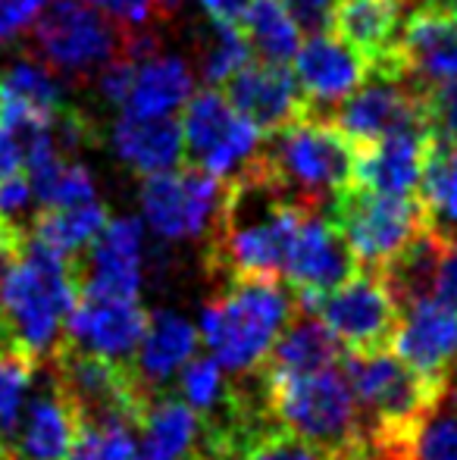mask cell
Listing matches in <instances>:
<instances>
[{
  "instance_id": "83f0119b",
  "label": "cell",
  "mask_w": 457,
  "mask_h": 460,
  "mask_svg": "<svg viewBox=\"0 0 457 460\" xmlns=\"http://www.w3.org/2000/svg\"><path fill=\"white\" fill-rule=\"evenodd\" d=\"M195 92V75L182 57H147L138 63L126 110L138 116H172Z\"/></svg>"
},
{
  "instance_id": "4316f807",
  "label": "cell",
  "mask_w": 457,
  "mask_h": 460,
  "mask_svg": "<svg viewBox=\"0 0 457 460\" xmlns=\"http://www.w3.org/2000/svg\"><path fill=\"white\" fill-rule=\"evenodd\" d=\"M342 354L345 351L336 335L313 314H307V310L301 314L298 310L257 369L267 376H304L317 373V369L338 367L342 364Z\"/></svg>"
},
{
  "instance_id": "4fadbf2b",
  "label": "cell",
  "mask_w": 457,
  "mask_h": 460,
  "mask_svg": "<svg viewBox=\"0 0 457 460\" xmlns=\"http://www.w3.org/2000/svg\"><path fill=\"white\" fill-rule=\"evenodd\" d=\"M351 248L345 244L342 232L332 219L323 217V210L304 213L298 232L292 238V248L286 257L282 276L288 279V288L298 297V307L317 295H326L345 279L357 273Z\"/></svg>"
},
{
  "instance_id": "b9f144b4",
  "label": "cell",
  "mask_w": 457,
  "mask_h": 460,
  "mask_svg": "<svg viewBox=\"0 0 457 460\" xmlns=\"http://www.w3.org/2000/svg\"><path fill=\"white\" fill-rule=\"evenodd\" d=\"M435 297L457 310V238H442V257L435 270Z\"/></svg>"
},
{
  "instance_id": "30bf717a",
  "label": "cell",
  "mask_w": 457,
  "mask_h": 460,
  "mask_svg": "<svg viewBox=\"0 0 457 460\" xmlns=\"http://www.w3.org/2000/svg\"><path fill=\"white\" fill-rule=\"evenodd\" d=\"M226 200V179L198 166L147 176L141 188V210L154 235L166 242H191L210 235Z\"/></svg>"
},
{
  "instance_id": "ac0fdd59",
  "label": "cell",
  "mask_w": 457,
  "mask_h": 460,
  "mask_svg": "<svg viewBox=\"0 0 457 460\" xmlns=\"http://www.w3.org/2000/svg\"><path fill=\"white\" fill-rule=\"evenodd\" d=\"M366 75H370L366 57L332 31L311 35L294 54V79L304 92L311 113L317 116H323V110L330 107H338L347 94L357 92Z\"/></svg>"
},
{
  "instance_id": "836d02e7",
  "label": "cell",
  "mask_w": 457,
  "mask_h": 460,
  "mask_svg": "<svg viewBox=\"0 0 457 460\" xmlns=\"http://www.w3.org/2000/svg\"><path fill=\"white\" fill-rule=\"evenodd\" d=\"M254 60L248 38L242 35L238 25L229 22H210L204 35H198V66H201V79L210 88L226 85L232 75L242 66Z\"/></svg>"
},
{
  "instance_id": "7402d4cb",
  "label": "cell",
  "mask_w": 457,
  "mask_h": 460,
  "mask_svg": "<svg viewBox=\"0 0 457 460\" xmlns=\"http://www.w3.org/2000/svg\"><path fill=\"white\" fill-rule=\"evenodd\" d=\"M366 442L389 460H457V376L442 382L429 407L404 432Z\"/></svg>"
},
{
  "instance_id": "5b68a950",
  "label": "cell",
  "mask_w": 457,
  "mask_h": 460,
  "mask_svg": "<svg viewBox=\"0 0 457 460\" xmlns=\"http://www.w3.org/2000/svg\"><path fill=\"white\" fill-rule=\"evenodd\" d=\"M31 54L57 75L85 82L119 54H126L128 29L113 22L88 0H48L29 29Z\"/></svg>"
},
{
  "instance_id": "603a6c76",
  "label": "cell",
  "mask_w": 457,
  "mask_h": 460,
  "mask_svg": "<svg viewBox=\"0 0 457 460\" xmlns=\"http://www.w3.org/2000/svg\"><path fill=\"white\" fill-rule=\"evenodd\" d=\"M110 145L116 157L145 179L176 170L185 157L182 122L172 116H138L126 110L113 122Z\"/></svg>"
},
{
  "instance_id": "ffe728a7",
  "label": "cell",
  "mask_w": 457,
  "mask_h": 460,
  "mask_svg": "<svg viewBox=\"0 0 457 460\" xmlns=\"http://www.w3.org/2000/svg\"><path fill=\"white\" fill-rule=\"evenodd\" d=\"M82 267V288L113 297H138L141 288V254H145V229L141 219L119 217L101 229L88 244Z\"/></svg>"
},
{
  "instance_id": "7c38bea8",
  "label": "cell",
  "mask_w": 457,
  "mask_h": 460,
  "mask_svg": "<svg viewBox=\"0 0 457 460\" xmlns=\"http://www.w3.org/2000/svg\"><path fill=\"white\" fill-rule=\"evenodd\" d=\"M332 122L357 145H370L401 126L423 122L420 88L404 69H370L364 85L338 103Z\"/></svg>"
},
{
  "instance_id": "bcb514c9",
  "label": "cell",
  "mask_w": 457,
  "mask_h": 460,
  "mask_svg": "<svg viewBox=\"0 0 457 460\" xmlns=\"http://www.w3.org/2000/svg\"><path fill=\"white\" fill-rule=\"evenodd\" d=\"M250 4H254V0H201L210 22H229V25H235Z\"/></svg>"
},
{
  "instance_id": "4dcf8cb0",
  "label": "cell",
  "mask_w": 457,
  "mask_h": 460,
  "mask_svg": "<svg viewBox=\"0 0 457 460\" xmlns=\"http://www.w3.org/2000/svg\"><path fill=\"white\" fill-rule=\"evenodd\" d=\"M417 198L429 229L439 238H457V145L429 147Z\"/></svg>"
},
{
  "instance_id": "5bb4252c",
  "label": "cell",
  "mask_w": 457,
  "mask_h": 460,
  "mask_svg": "<svg viewBox=\"0 0 457 460\" xmlns=\"http://www.w3.org/2000/svg\"><path fill=\"white\" fill-rule=\"evenodd\" d=\"M389 345L395 358L426 379H452L457 376V310L439 297L408 304L401 307Z\"/></svg>"
},
{
  "instance_id": "8fae6325",
  "label": "cell",
  "mask_w": 457,
  "mask_h": 460,
  "mask_svg": "<svg viewBox=\"0 0 457 460\" xmlns=\"http://www.w3.org/2000/svg\"><path fill=\"white\" fill-rule=\"evenodd\" d=\"M182 138L191 164L216 179H232L244 170L263 145V135L216 88H204L189 97Z\"/></svg>"
},
{
  "instance_id": "d590c367",
  "label": "cell",
  "mask_w": 457,
  "mask_h": 460,
  "mask_svg": "<svg viewBox=\"0 0 457 460\" xmlns=\"http://www.w3.org/2000/svg\"><path fill=\"white\" fill-rule=\"evenodd\" d=\"M135 426H88L79 423L66 460H135Z\"/></svg>"
},
{
  "instance_id": "681fc988",
  "label": "cell",
  "mask_w": 457,
  "mask_h": 460,
  "mask_svg": "<svg viewBox=\"0 0 457 460\" xmlns=\"http://www.w3.org/2000/svg\"><path fill=\"white\" fill-rule=\"evenodd\" d=\"M414 4H429V6H452L457 0H414Z\"/></svg>"
},
{
  "instance_id": "7dc6e473",
  "label": "cell",
  "mask_w": 457,
  "mask_h": 460,
  "mask_svg": "<svg viewBox=\"0 0 457 460\" xmlns=\"http://www.w3.org/2000/svg\"><path fill=\"white\" fill-rule=\"evenodd\" d=\"M332 460H389V457H385V455H379V451L373 448V445L364 438V442L351 445V448H347V451H338V455L332 457Z\"/></svg>"
},
{
  "instance_id": "7bdbcfd3",
  "label": "cell",
  "mask_w": 457,
  "mask_h": 460,
  "mask_svg": "<svg viewBox=\"0 0 457 460\" xmlns=\"http://www.w3.org/2000/svg\"><path fill=\"white\" fill-rule=\"evenodd\" d=\"M31 198H35V194H31V182L25 172H16V176L4 179V182H0V217L16 223V217L25 213Z\"/></svg>"
},
{
  "instance_id": "f1b7e54d",
  "label": "cell",
  "mask_w": 457,
  "mask_h": 460,
  "mask_svg": "<svg viewBox=\"0 0 457 460\" xmlns=\"http://www.w3.org/2000/svg\"><path fill=\"white\" fill-rule=\"evenodd\" d=\"M107 223H110V213L101 200L79 207H41L31 219L29 235L57 254L79 257Z\"/></svg>"
},
{
  "instance_id": "1f68e13d",
  "label": "cell",
  "mask_w": 457,
  "mask_h": 460,
  "mask_svg": "<svg viewBox=\"0 0 457 460\" xmlns=\"http://www.w3.org/2000/svg\"><path fill=\"white\" fill-rule=\"evenodd\" d=\"M31 182V194L41 207H79L98 200L92 172L69 157H54L25 170Z\"/></svg>"
},
{
  "instance_id": "f907efd6",
  "label": "cell",
  "mask_w": 457,
  "mask_h": 460,
  "mask_svg": "<svg viewBox=\"0 0 457 460\" xmlns=\"http://www.w3.org/2000/svg\"><path fill=\"white\" fill-rule=\"evenodd\" d=\"M448 10H452V13H454V19H457V4H452V6H448Z\"/></svg>"
},
{
  "instance_id": "7a4b0ae2",
  "label": "cell",
  "mask_w": 457,
  "mask_h": 460,
  "mask_svg": "<svg viewBox=\"0 0 457 460\" xmlns=\"http://www.w3.org/2000/svg\"><path fill=\"white\" fill-rule=\"evenodd\" d=\"M79 257H63L25 235L22 257L0 282V314L10 326L13 341L41 360L63 341V329L79 304Z\"/></svg>"
},
{
  "instance_id": "60d3db41",
  "label": "cell",
  "mask_w": 457,
  "mask_h": 460,
  "mask_svg": "<svg viewBox=\"0 0 457 460\" xmlns=\"http://www.w3.org/2000/svg\"><path fill=\"white\" fill-rule=\"evenodd\" d=\"M44 6L48 0H0V41L29 31Z\"/></svg>"
},
{
  "instance_id": "d6986e66",
  "label": "cell",
  "mask_w": 457,
  "mask_h": 460,
  "mask_svg": "<svg viewBox=\"0 0 457 460\" xmlns=\"http://www.w3.org/2000/svg\"><path fill=\"white\" fill-rule=\"evenodd\" d=\"M395 54L417 88L457 79V19L448 6L417 4L404 16Z\"/></svg>"
},
{
  "instance_id": "9a60e30c",
  "label": "cell",
  "mask_w": 457,
  "mask_h": 460,
  "mask_svg": "<svg viewBox=\"0 0 457 460\" xmlns=\"http://www.w3.org/2000/svg\"><path fill=\"white\" fill-rule=\"evenodd\" d=\"M147 316L151 314L141 307L138 297H113L82 288L79 304L73 307L66 329H63V341L132 364L147 329Z\"/></svg>"
},
{
  "instance_id": "ba28073f",
  "label": "cell",
  "mask_w": 457,
  "mask_h": 460,
  "mask_svg": "<svg viewBox=\"0 0 457 460\" xmlns=\"http://www.w3.org/2000/svg\"><path fill=\"white\" fill-rule=\"evenodd\" d=\"M345 244L360 270H385L423 229L426 213L420 198H389L347 185L330 207Z\"/></svg>"
},
{
  "instance_id": "d4e9b609",
  "label": "cell",
  "mask_w": 457,
  "mask_h": 460,
  "mask_svg": "<svg viewBox=\"0 0 457 460\" xmlns=\"http://www.w3.org/2000/svg\"><path fill=\"white\" fill-rule=\"evenodd\" d=\"M135 460H198L204 455V420L172 394H157L138 420Z\"/></svg>"
},
{
  "instance_id": "d6a6232c",
  "label": "cell",
  "mask_w": 457,
  "mask_h": 460,
  "mask_svg": "<svg viewBox=\"0 0 457 460\" xmlns=\"http://www.w3.org/2000/svg\"><path fill=\"white\" fill-rule=\"evenodd\" d=\"M38 364L41 360L25 348H0V451L13 448V436H16L19 417H22L25 398L35 388Z\"/></svg>"
},
{
  "instance_id": "f6af8a7d",
  "label": "cell",
  "mask_w": 457,
  "mask_h": 460,
  "mask_svg": "<svg viewBox=\"0 0 457 460\" xmlns=\"http://www.w3.org/2000/svg\"><path fill=\"white\" fill-rule=\"evenodd\" d=\"M22 170H25V160H22V147H19L16 135L0 126V182Z\"/></svg>"
},
{
  "instance_id": "cb8c5ba5",
  "label": "cell",
  "mask_w": 457,
  "mask_h": 460,
  "mask_svg": "<svg viewBox=\"0 0 457 460\" xmlns=\"http://www.w3.org/2000/svg\"><path fill=\"white\" fill-rule=\"evenodd\" d=\"M198 341H201L198 329L176 310H154L147 316V329L132 358V369L151 398H157L172 376L182 373V367L195 358Z\"/></svg>"
},
{
  "instance_id": "3957f363",
  "label": "cell",
  "mask_w": 457,
  "mask_h": 460,
  "mask_svg": "<svg viewBox=\"0 0 457 460\" xmlns=\"http://www.w3.org/2000/svg\"><path fill=\"white\" fill-rule=\"evenodd\" d=\"M298 314V297L269 276H244L220 282V291L201 310L204 345L223 369L250 373L263 364L273 341Z\"/></svg>"
},
{
  "instance_id": "e575fe53",
  "label": "cell",
  "mask_w": 457,
  "mask_h": 460,
  "mask_svg": "<svg viewBox=\"0 0 457 460\" xmlns=\"http://www.w3.org/2000/svg\"><path fill=\"white\" fill-rule=\"evenodd\" d=\"M332 457L336 455L304 442V438H298L294 432H288L286 426L273 423V420L254 426L238 442L235 455H232V460H332Z\"/></svg>"
},
{
  "instance_id": "277c9868",
  "label": "cell",
  "mask_w": 457,
  "mask_h": 460,
  "mask_svg": "<svg viewBox=\"0 0 457 460\" xmlns=\"http://www.w3.org/2000/svg\"><path fill=\"white\" fill-rule=\"evenodd\" d=\"M257 376L273 423L330 455L364 442V420L342 367L304 376H267L257 369Z\"/></svg>"
},
{
  "instance_id": "9c48e42d",
  "label": "cell",
  "mask_w": 457,
  "mask_h": 460,
  "mask_svg": "<svg viewBox=\"0 0 457 460\" xmlns=\"http://www.w3.org/2000/svg\"><path fill=\"white\" fill-rule=\"evenodd\" d=\"M301 310L317 316L347 351H382L401 316L382 273L373 270H357L332 291L304 301Z\"/></svg>"
},
{
  "instance_id": "f35d334b",
  "label": "cell",
  "mask_w": 457,
  "mask_h": 460,
  "mask_svg": "<svg viewBox=\"0 0 457 460\" xmlns=\"http://www.w3.org/2000/svg\"><path fill=\"white\" fill-rule=\"evenodd\" d=\"M279 4L286 6L294 29L311 38V35H323V31L332 29L338 0H279Z\"/></svg>"
},
{
  "instance_id": "ee69618b",
  "label": "cell",
  "mask_w": 457,
  "mask_h": 460,
  "mask_svg": "<svg viewBox=\"0 0 457 460\" xmlns=\"http://www.w3.org/2000/svg\"><path fill=\"white\" fill-rule=\"evenodd\" d=\"M22 248H25V232L19 229L16 223L0 217V282H4V276L19 263Z\"/></svg>"
},
{
  "instance_id": "f546056e",
  "label": "cell",
  "mask_w": 457,
  "mask_h": 460,
  "mask_svg": "<svg viewBox=\"0 0 457 460\" xmlns=\"http://www.w3.org/2000/svg\"><path fill=\"white\" fill-rule=\"evenodd\" d=\"M235 25L248 38L250 50H254V60L288 66V60H294V54L301 48L298 41L301 31L294 29V22L288 19L286 6L279 0H254Z\"/></svg>"
},
{
  "instance_id": "8992f818",
  "label": "cell",
  "mask_w": 457,
  "mask_h": 460,
  "mask_svg": "<svg viewBox=\"0 0 457 460\" xmlns=\"http://www.w3.org/2000/svg\"><path fill=\"white\" fill-rule=\"evenodd\" d=\"M54 379L69 398L79 423L88 426H135L151 404V394L141 385L128 360L94 354L73 341H60L50 354Z\"/></svg>"
},
{
  "instance_id": "484cf974",
  "label": "cell",
  "mask_w": 457,
  "mask_h": 460,
  "mask_svg": "<svg viewBox=\"0 0 457 460\" xmlns=\"http://www.w3.org/2000/svg\"><path fill=\"white\" fill-rule=\"evenodd\" d=\"M404 4L408 0H338L332 35H338L357 54H364L370 66H376L395 54Z\"/></svg>"
},
{
  "instance_id": "e0dca14e",
  "label": "cell",
  "mask_w": 457,
  "mask_h": 460,
  "mask_svg": "<svg viewBox=\"0 0 457 460\" xmlns=\"http://www.w3.org/2000/svg\"><path fill=\"white\" fill-rule=\"evenodd\" d=\"M226 97L263 138L311 113L298 79L282 63L250 60L226 82Z\"/></svg>"
},
{
  "instance_id": "ab89813d",
  "label": "cell",
  "mask_w": 457,
  "mask_h": 460,
  "mask_svg": "<svg viewBox=\"0 0 457 460\" xmlns=\"http://www.w3.org/2000/svg\"><path fill=\"white\" fill-rule=\"evenodd\" d=\"M135 69H138V60H132V57H126V54H119L116 60L107 63V66L94 75L101 97H104L107 103H119V107H126L128 92H132Z\"/></svg>"
},
{
  "instance_id": "2e32d148",
  "label": "cell",
  "mask_w": 457,
  "mask_h": 460,
  "mask_svg": "<svg viewBox=\"0 0 457 460\" xmlns=\"http://www.w3.org/2000/svg\"><path fill=\"white\" fill-rule=\"evenodd\" d=\"M429 147L433 141L423 122L401 126L370 145H360L351 185L389 198H417Z\"/></svg>"
},
{
  "instance_id": "c3c4849f",
  "label": "cell",
  "mask_w": 457,
  "mask_h": 460,
  "mask_svg": "<svg viewBox=\"0 0 457 460\" xmlns=\"http://www.w3.org/2000/svg\"><path fill=\"white\" fill-rule=\"evenodd\" d=\"M10 345H16V341H13V332H10V326H6L4 314H0V348H10Z\"/></svg>"
},
{
  "instance_id": "74e56055",
  "label": "cell",
  "mask_w": 457,
  "mask_h": 460,
  "mask_svg": "<svg viewBox=\"0 0 457 460\" xmlns=\"http://www.w3.org/2000/svg\"><path fill=\"white\" fill-rule=\"evenodd\" d=\"M94 10L110 16L128 31H147V25L170 22L182 0H88Z\"/></svg>"
},
{
  "instance_id": "44dd1931",
  "label": "cell",
  "mask_w": 457,
  "mask_h": 460,
  "mask_svg": "<svg viewBox=\"0 0 457 460\" xmlns=\"http://www.w3.org/2000/svg\"><path fill=\"white\" fill-rule=\"evenodd\" d=\"M79 417H75L69 398L60 392L57 379L35 385L29 404L22 407L13 448L19 460H66L75 442Z\"/></svg>"
},
{
  "instance_id": "52a82bcc",
  "label": "cell",
  "mask_w": 457,
  "mask_h": 460,
  "mask_svg": "<svg viewBox=\"0 0 457 460\" xmlns=\"http://www.w3.org/2000/svg\"><path fill=\"white\" fill-rule=\"evenodd\" d=\"M342 373L364 420V438H389L404 432L435 398L442 382L426 379L401 358L382 351H345Z\"/></svg>"
},
{
  "instance_id": "8d00e7d4",
  "label": "cell",
  "mask_w": 457,
  "mask_h": 460,
  "mask_svg": "<svg viewBox=\"0 0 457 460\" xmlns=\"http://www.w3.org/2000/svg\"><path fill=\"white\" fill-rule=\"evenodd\" d=\"M420 110L433 147H454L457 145V79L423 85Z\"/></svg>"
},
{
  "instance_id": "6da1fadb",
  "label": "cell",
  "mask_w": 457,
  "mask_h": 460,
  "mask_svg": "<svg viewBox=\"0 0 457 460\" xmlns=\"http://www.w3.org/2000/svg\"><path fill=\"white\" fill-rule=\"evenodd\" d=\"M357 151V141L347 138L332 119L304 113L263 138L257 164L288 204L326 210L336 194L351 185Z\"/></svg>"
}]
</instances>
